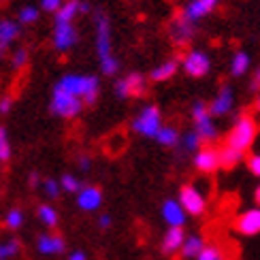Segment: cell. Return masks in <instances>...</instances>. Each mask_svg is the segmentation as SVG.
<instances>
[{
    "label": "cell",
    "instance_id": "obj_22",
    "mask_svg": "<svg viewBox=\"0 0 260 260\" xmlns=\"http://www.w3.org/2000/svg\"><path fill=\"white\" fill-rule=\"evenodd\" d=\"M177 71H179V60H175V58L165 60V62H160L158 67H154L149 71V81H154V83L171 81L177 75Z\"/></svg>",
    "mask_w": 260,
    "mask_h": 260
},
{
    "label": "cell",
    "instance_id": "obj_29",
    "mask_svg": "<svg viewBox=\"0 0 260 260\" xmlns=\"http://www.w3.org/2000/svg\"><path fill=\"white\" fill-rule=\"evenodd\" d=\"M39 17H41V7H37V5H24V7H19V11H17V21L21 26H32V24H37L39 21Z\"/></svg>",
    "mask_w": 260,
    "mask_h": 260
},
{
    "label": "cell",
    "instance_id": "obj_14",
    "mask_svg": "<svg viewBox=\"0 0 260 260\" xmlns=\"http://www.w3.org/2000/svg\"><path fill=\"white\" fill-rule=\"evenodd\" d=\"M235 231L243 237L260 235V207H250L241 211L235 220Z\"/></svg>",
    "mask_w": 260,
    "mask_h": 260
},
{
    "label": "cell",
    "instance_id": "obj_11",
    "mask_svg": "<svg viewBox=\"0 0 260 260\" xmlns=\"http://www.w3.org/2000/svg\"><path fill=\"white\" fill-rule=\"evenodd\" d=\"M192 165L201 175H213L220 169V147L211 143H203L192 156Z\"/></svg>",
    "mask_w": 260,
    "mask_h": 260
},
{
    "label": "cell",
    "instance_id": "obj_28",
    "mask_svg": "<svg viewBox=\"0 0 260 260\" xmlns=\"http://www.w3.org/2000/svg\"><path fill=\"white\" fill-rule=\"evenodd\" d=\"M37 218L41 220V224L45 226V229H56L58 222H60V215L56 211V207H51L49 203H43L37 207Z\"/></svg>",
    "mask_w": 260,
    "mask_h": 260
},
{
    "label": "cell",
    "instance_id": "obj_39",
    "mask_svg": "<svg viewBox=\"0 0 260 260\" xmlns=\"http://www.w3.org/2000/svg\"><path fill=\"white\" fill-rule=\"evenodd\" d=\"M64 3H67V0H41V11H45V13H56Z\"/></svg>",
    "mask_w": 260,
    "mask_h": 260
},
{
    "label": "cell",
    "instance_id": "obj_34",
    "mask_svg": "<svg viewBox=\"0 0 260 260\" xmlns=\"http://www.w3.org/2000/svg\"><path fill=\"white\" fill-rule=\"evenodd\" d=\"M28 60H30V53L26 47H19L13 51V56H11V67H13L15 71H21L28 67Z\"/></svg>",
    "mask_w": 260,
    "mask_h": 260
},
{
    "label": "cell",
    "instance_id": "obj_19",
    "mask_svg": "<svg viewBox=\"0 0 260 260\" xmlns=\"http://www.w3.org/2000/svg\"><path fill=\"white\" fill-rule=\"evenodd\" d=\"M67 250V241L58 233H43L37 239V252L43 256H58Z\"/></svg>",
    "mask_w": 260,
    "mask_h": 260
},
{
    "label": "cell",
    "instance_id": "obj_26",
    "mask_svg": "<svg viewBox=\"0 0 260 260\" xmlns=\"http://www.w3.org/2000/svg\"><path fill=\"white\" fill-rule=\"evenodd\" d=\"M250 67H252V58L247 51H235V56L231 58V75L233 77H243V75L250 73Z\"/></svg>",
    "mask_w": 260,
    "mask_h": 260
},
{
    "label": "cell",
    "instance_id": "obj_23",
    "mask_svg": "<svg viewBox=\"0 0 260 260\" xmlns=\"http://www.w3.org/2000/svg\"><path fill=\"white\" fill-rule=\"evenodd\" d=\"M245 158H247L245 151H241V149H235L231 145H222L220 147V169H224V171L237 169Z\"/></svg>",
    "mask_w": 260,
    "mask_h": 260
},
{
    "label": "cell",
    "instance_id": "obj_6",
    "mask_svg": "<svg viewBox=\"0 0 260 260\" xmlns=\"http://www.w3.org/2000/svg\"><path fill=\"white\" fill-rule=\"evenodd\" d=\"M83 109H85V105H83V101L77 99V96H73V94L64 92V90H58V88L51 90L49 111L56 117H62V120H73V117H77Z\"/></svg>",
    "mask_w": 260,
    "mask_h": 260
},
{
    "label": "cell",
    "instance_id": "obj_20",
    "mask_svg": "<svg viewBox=\"0 0 260 260\" xmlns=\"http://www.w3.org/2000/svg\"><path fill=\"white\" fill-rule=\"evenodd\" d=\"M186 241V231L183 229H167L160 239V254L162 256H175L181 252V245Z\"/></svg>",
    "mask_w": 260,
    "mask_h": 260
},
{
    "label": "cell",
    "instance_id": "obj_42",
    "mask_svg": "<svg viewBox=\"0 0 260 260\" xmlns=\"http://www.w3.org/2000/svg\"><path fill=\"white\" fill-rule=\"evenodd\" d=\"M41 175H39V173L37 171H32L30 173V175H28V186L32 188V190H37V188H41Z\"/></svg>",
    "mask_w": 260,
    "mask_h": 260
},
{
    "label": "cell",
    "instance_id": "obj_2",
    "mask_svg": "<svg viewBox=\"0 0 260 260\" xmlns=\"http://www.w3.org/2000/svg\"><path fill=\"white\" fill-rule=\"evenodd\" d=\"M53 88L77 96L79 101H83L85 107H92V105H96V101H99V96H101V79L96 77V75L67 73L56 81Z\"/></svg>",
    "mask_w": 260,
    "mask_h": 260
},
{
    "label": "cell",
    "instance_id": "obj_24",
    "mask_svg": "<svg viewBox=\"0 0 260 260\" xmlns=\"http://www.w3.org/2000/svg\"><path fill=\"white\" fill-rule=\"evenodd\" d=\"M203 145V141L199 139V135L194 130H186L181 133V139H179V145H177V154L183 158V156H194V151Z\"/></svg>",
    "mask_w": 260,
    "mask_h": 260
},
{
    "label": "cell",
    "instance_id": "obj_1",
    "mask_svg": "<svg viewBox=\"0 0 260 260\" xmlns=\"http://www.w3.org/2000/svg\"><path fill=\"white\" fill-rule=\"evenodd\" d=\"M94 47H96V58H99L101 73L107 75V77H115L120 73V60H117L113 51L111 17L103 9L94 11Z\"/></svg>",
    "mask_w": 260,
    "mask_h": 260
},
{
    "label": "cell",
    "instance_id": "obj_7",
    "mask_svg": "<svg viewBox=\"0 0 260 260\" xmlns=\"http://www.w3.org/2000/svg\"><path fill=\"white\" fill-rule=\"evenodd\" d=\"M179 69L188 75L190 79H203L211 73V56L203 49H188L179 60Z\"/></svg>",
    "mask_w": 260,
    "mask_h": 260
},
{
    "label": "cell",
    "instance_id": "obj_31",
    "mask_svg": "<svg viewBox=\"0 0 260 260\" xmlns=\"http://www.w3.org/2000/svg\"><path fill=\"white\" fill-rule=\"evenodd\" d=\"M21 224H24V211L19 207H13L7 211V218H5V226L9 231H17L21 229Z\"/></svg>",
    "mask_w": 260,
    "mask_h": 260
},
{
    "label": "cell",
    "instance_id": "obj_41",
    "mask_svg": "<svg viewBox=\"0 0 260 260\" xmlns=\"http://www.w3.org/2000/svg\"><path fill=\"white\" fill-rule=\"evenodd\" d=\"M11 107H13V96H3L0 99V115H7L11 111Z\"/></svg>",
    "mask_w": 260,
    "mask_h": 260
},
{
    "label": "cell",
    "instance_id": "obj_43",
    "mask_svg": "<svg viewBox=\"0 0 260 260\" xmlns=\"http://www.w3.org/2000/svg\"><path fill=\"white\" fill-rule=\"evenodd\" d=\"M250 88L254 90V92H260V67L254 71V75H252V81H250Z\"/></svg>",
    "mask_w": 260,
    "mask_h": 260
},
{
    "label": "cell",
    "instance_id": "obj_17",
    "mask_svg": "<svg viewBox=\"0 0 260 260\" xmlns=\"http://www.w3.org/2000/svg\"><path fill=\"white\" fill-rule=\"evenodd\" d=\"M92 11L88 0H67L56 13H53V21H75L79 15H88Z\"/></svg>",
    "mask_w": 260,
    "mask_h": 260
},
{
    "label": "cell",
    "instance_id": "obj_46",
    "mask_svg": "<svg viewBox=\"0 0 260 260\" xmlns=\"http://www.w3.org/2000/svg\"><path fill=\"white\" fill-rule=\"evenodd\" d=\"M254 111L260 113V92H256V99H254Z\"/></svg>",
    "mask_w": 260,
    "mask_h": 260
},
{
    "label": "cell",
    "instance_id": "obj_47",
    "mask_svg": "<svg viewBox=\"0 0 260 260\" xmlns=\"http://www.w3.org/2000/svg\"><path fill=\"white\" fill-rule=\"evenodd\" d=\"M5 51H7V49H3V47H0V58H3V56H5Z\"/></svg>",
    "mask_w": 260,
    "mask_h": 260
},
{
    "label": "cell",
    "instance_id": "obj_3",
    "mask_svg": "<svg viewBox=\"0 0 260 260\" xmlns=\"http://www.w3.org/2000/svg\"><path fill=\"white\" fill-rule=\"evenodd\" d=\"M256 137H258V120L252 113H241L233 122L231 130L226 133L224 145H231V147L241 149L247 154V151L252 149V145L256 143Z\"/></svg>",
    "mask_w": 260,
    "mask_h": 260
},
{
    "label": "cell",
    "instance_id": "obj_27",
    "mask_svg": "<svg viewBox=\"0 0 260 260\" xmlns=\"http://www.w3.org/2000/svg\"><path fill=\"white\" fill-rule=\"evenodd\" d=\"M179 139H181V133H179L175 126H162L160 133H158V137H156L158 145L169 147V149H177Z\"/></svg>",
    "mask_w": 260,
    "mask_h": 260
},
{
    "label": "cell",
    "instance_id": "obj_33",
    "mask_svg": "<svg viewBox=\"0 0 260 260\" xmlns=\"http://www.w3.org/2000/svg\"><path fill=\"white\" fill-rule=\"evenodd\" d=\"M60 188H62L64 192H69V194H77V192L83 188V183L79 181V177L71 175V173H64L62 179H60Z\"/></svg>",
    "mask_w": 260,
    "mask_h": 260
},
{
    "label": "cell",
    "instance_id": "obj_16",
    "mask_svg": "<svg viewBox=\"0 0 260 260\" xmlns=\"http://www.w3.org/2000/svg\"><path fill=\"white\" fill-rule=\"evenodd\" d=\"M218 5H220V0H190V3L183 7L181 17L192 21V24H199L201 19L211 15Z\"/></svg>",
    "mask_w": 260,
    "mask_h": 260
},
{
    "label": "cell",
    "instance_id": "obj_9",
    "mask_svg": "<svg viewBox=\"0 0 260 260\" xmlns=\"http://www.w3.org/2000/svg\"><path fill=\"white\" fill-rule=\"evenodd\" d=\"M147 92V77L141 73H128L124 77L115 79L113 83V94L120 101H128V99H139Z\"/></svg>",
    "mask_w": 260,
    "mask_h": 260
},
{
    "label": "cell",
    "instance_id": "obj_36",
    "mask_svg": "<svg viewBox=\"0 0 260 260\" xmlns=\"http://www.w3.org/2000/svg\"><path fill=\"white\" fill-rule=\"evenodd\" d=\"M11 158V143H9V135L7 128L0 126V162H7Z\"/></svg>",
    "mask_w": 260,
    "mask_h": 260
},
{
    "label": "cell",
    "instance_id": "obj_15",
    "mask_svg": "<svg viewBox=\"0 0 260 260\" xmlns=\"http://www.w3.org/2000/svg\"><path fill=\"white\" fill-rule=\"evenodd\" d=\"M194 35H197V24H192V21L188 19H183L181 15L175 17L169 24V37L171 41L175 43V45L183 47V45H188V43L194 39Z\"/></svg>",
    "mask_w": 260,
    "mask_h": 260
},
{
    "label": "cell",
    "instance_id": "obj_37",
    "mask_svg": "<svg viewBox=\"0 0 260 260\" xmlns=\"http://www.w3.org/2000/svg\"><path fill=\"white\" fill-rule=\"evenodd\" d=\"M245 167H247V171H250L254 177L260 179V154H250V156H247L245 158Z\"/></svg>",
    "mask_w": 260,
    "mask_h": 260
},
{
    "label": "cell",
    "instance_id": "obj_21",
    "mask_svg": "<svg viewBox=\"0 0 260 260\" xmlns=\"http://www.w3.org/2000/svg\"><path fill=\"white\" fill-rule=\"evenodd\" d=\"M19 35H21V24L17 19H11V17L0 19V47L3 49H9L19 39Z\"/></svg>",
    "mask_w": 260,
    "mask_h": 260
},
{
    "label": "cell",
    "instance_id": "obj_32",
    "mask_svg": "<svg viewBox=\"0 0 260 260\" xmlns=\"http://www.w3.org/2000/svg\"><path fill=\"white\" fill-rule=\"evenodd\" d=\"M21 250V243L17 239H9V241H0V260H9L17 256Z\"/></svg>",
    "mask_w": 260,
    "mask_h": 260
},
{
    "label": "cell",
    "instance_id": "obj_10",
    "mask_svg": "<svg viewBox=\"0 0 260 260\" xmlns=\"http://www.w3.org/2000/svg\"><path fill=\"white\" fill-rule=\"evenodd\" d=\"M79 43V30L75 21H53L51 45L58 53H69Z\"/></svg>",
    "mask_w": 260,
    "mask_h": 260
},
{
    "label": "cell",
    "instance_id": "obj_5",
    "mask_svg": "<svg viewBox=\"0 0 260 260\" xmlns=\"http://www.w3.org/2000/svg\"><path fill=\"white\" fill-rule=\"evenodd\" d=\"M190 115H192V130L199 135V139L203 143L213 145L215 139H218V126H215V117L209 113L207 103L194 101Z\"/></svg>",
    "mask_w": 260,
    "mask_h": 260
},
{
    "label": "cell",
    "instance_id": "obj_8",
    "mask_svg": "<svg viewBox=\"0 0 260 260\" xmlns=\"http://www.w3.org/2000/svg\"><path fill=\"white\" fill-rule=\"evenodd\" d=\"M177 201L188 215L192 218H201L207 211V197L197 183H183L177 192Z\"/></svg>",
    "mask_w": 260,
    "mask_h": 260
},
{
    "label": "cell",
    "instance_id": "obj_13",
    "mask_svg": "<svg viewBox=\"0 0 260 260\" xmlns=\"http://www.w3.org/2000/svg\"><path fill=\"white\" fill-rule=\"evenodd\" d=\"M209 113L213 117H226L231 115L235 109V90L231 85H222V88L215 92V96L211 99V103H207Z\"/></svg>",
    "mask_w": 260,
    "mask_h": 260
},
{
    "label": "cell",
    "instance_id": "obj_30",
    "mask_svg": "<svg viewBox=\"0 0 260 260\" xmlns=\"http://www.w3.org/2000/svg\"><path fill=\"white\" fill-rule=\"evenodd\" d=\"M194 260H226V252L215 243H205V247Z\"/></svg>",
    "mask_w": 260,
    "mask_h": 260
},
{
    "label": "cell",
    "instance_id": "obj_35",
    "mask_svg": "<svg viewBox=\"0 0 260 260\" xmlns=\"http://www.w3.org/2000/svg\"><path fill=\"white\" fill-rule=\"evenodd\" d=\"M41 188H43V192H45V197H49V199H58V197H60V192H62L60 181L51 179V177H45V179H43Z\"/></svg>",
    "mask_w": 260,
    "mask_h": 260
},
{
    "label": "cell",
    "instance_id": "obj_25",
    "mask_svg": "<svg viewBox=\"0 0 260 260\" xmlns=\"http://www.w3.org/2000/svg\"><path fill=\"white\" fill-rule=\"evenodd\" d=\"M205 241L203 239V235H199V233H194V235H186V241H183V245H181V258H186V260H194L199 256V252L205 247Z\"/></svg>",
    "mask_w": 260,
    "mask_h": 260
},
{
    "label": "cell",
    "instance_id": "obj_38",
    "mask_svg": "<svg viewBox=\"0 0 260 260\" xmlns=\"http://www.w3.org/2000/svg\"><path fill=\"white\" fill-rule=\"evenodd\" d=\"M75 165H77V169L81 173H90L92 171V158L88 154H79L77 158H75Z\"/></svg>",
    "mask_w": 260,
    "mask_h": 260
},
{
    "label": "cell",
    "instance_id": "obj_44",
    "mask_svg": "<svg viewBox=\"0 0 260 260\" xmlns=\"http://www.w3.org/2000/svg\"><path fill=\"white\" fill-rule=\"evenodd\" d=\"M67 260H88V254H85L83 250H75V252H71L69 254V258Z\"/></svg>",
    "mask_w": 260,
    "mask_h": 260
},
{
    "label": "cell",
    "instance_id": "obj_40",
    "mask_svg": "<svg viewBox=\"0 0 260 260\" xmlns=\"http://www.w3.org/2000/svg\"><path fill=\"white\" fill-rule=\"evenodd\" d=\"M96 224H99L101 231H109L111 224H113V218H111L109 213H103V215H99V222H96Z\"/></svg>",
    "mask_w": 260,
    "mask_h": 260
},
{
    "label": "cell",
    "instance_id": "obj_18",
    "mask_svg": "<svg viewBox=\"0 0 260 260\" xmlns=\"http://www.w3.org/2000/svg\"><path fill=\"white\" fill-rule=\"evenodd\" d=\"M77 207L85 213L99 211L103 207V190L99 186H83L77 192Z\"/></svg>",
    "mask_w": 260,
    "mask_h": 260
},
{
    "label": "cell",
    "instance_id": "obj_12",
    "mask_svg": "<svg viewBox=\"0 0 260 260\" xmlns=\"http://www.w3.org/2000/svg\"><path fill=\"white\" fill-rule=\"evenodd\" d=\"M160 218L169 229H183L188 222V213L183 211L177 199H165L160 205Z\"/></svg>",
    "mask_w": 260,
    "mask_h": 260
},
{
    "label": "cell",
    "instance_id": "obj_45",
    "mask_svg": "<svg viewBox=\"0 0 260 260\" xmlns=\"http://www.w3.org/2000/svg\"><path fill=\"white\" fill-rule=\"evenodd\" d=\"M254 201H256V207H260V183H258L256 190H254Z\"/></svg>",
    "mask_w": 260,
    "mask_h": 260
},
{
    "label": "cell",
    "instance_id": "obj_4",
    "mask_svg": "<svg viewBox=\"0 0 260 260\" xmlns=\"http://www.w3.org/2000/svg\"><path fill=\"white\" fill-rule=\"evenodd\" d=\"M165 126L162 124V111L158 105H145L143 109H139V113L133 117V122H130V130H133L135 135L143 137V139H156L160 128Z\"/></svg>",
    "mask_w": 260,
    "mask_h": 260
}]
</instances>
